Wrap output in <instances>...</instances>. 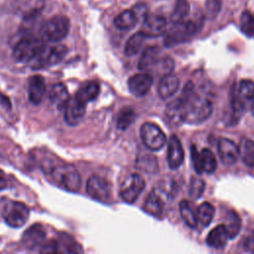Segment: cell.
<instances>
[{
  "instance_id": "cell-1",
  "label": "cell",
  "mask_w": 254,
  "mask_h": 254,
  "mask_svg": "<svg viewBox=\"0 0 254 254\" xmlns=\"http://www.w3.org/2000/svg\"><path fill=\"white\" fill-rule=\"evenodd\" d=\"M183 103L184 122L198 124L205 121L212 112L210 92L197 91L191 81H189L180 96Z\"/></svg>"
},
{
  "instance_id": "cell-2",
  "label": "cell",
  "mask_w": 254,
  "mask_h": 254,
  "mask_svg": "<svg viewBox=\"0 0 254 254\" xmlns=\"http://www.w3.org/2000/svg\"><path fill=\"white\" fill-rule=\"evenodd\" d=\"M174 67V61L168 56H162L159 47L151 46L145 49L138 63V68L142 71H157L163 75L170 73Z\"/></svg>"
},
{
  "instance_id": "cell-3",
  "label": "cell",
  "mask_w": 254,
  "mask_h": 254,
  "mask_svg": "<svg viewBox=\"0 0 254 254\" xmlns=\"http://www.w3.org/2000/svg\"><path fill=\"white\" fill-rule=\"evenodd\" d=\"M50 176L60 188L64 190L76 192L81 186V178L78 171L69 164H60L50 170Z\"/></svg>"
},
{
  "instance_id": "cell-4",
  "label": "cell",
  "mask_w": 254,
  "mask_h": 254,
  "mask_svg": "<svg viewBox=\"0 0 254 254\" xmlns=\"http://www.w3.org/2000/svg\"><path fill=\"white\" fill-rule=\"evenodd\" d=\"M46 47L43 38L27 36L21 39L13 49V57L19 63L34 61Z\"/></svg>"
},
{
  "instance_id": "cell-5",
  "label": "cell",
  "mask_w": 254,
  "mask_h": 254,
  "mask_svg": "<svg viewBox=\"0 0 254 254\" xmlns=\"http://www.w3.org/2000/svg\"><path fill=\"white\" fill-rule=\"evenodd\" d=\"M70 23L66 16L56 15L47 20L41 27L42 38L50 42H60L69 32Z\"/></svg>"
},
{
  "instance_id": "cell-6",
  "label": "cell",
  "mask_w": 254,
  "mask_h": 254,
  "mask_svg": "<svg viewBox=\"0 0 254 254\" xmlns=\"http://www.w3.org/2000/svg\"><path fill=\"white\" fill-rule=\"evenodd\" d=\"M173 27L167 32L164 44L166 47H174L190 40L197 31V26L192 21H181L173 23Z\"/></svg>"
},
{
  "instance_id": "cell-7",
  "label": "cell",
  "mask_w": 254,
  "mask_h": 254,
  "mask_svg": "<svg viewBox=\"0 0 254 254\" xmlns=\"http://www.w3.org/2000/svg\"><path fill=\"white\" fill-rule=\"evenodd\" d=\"M2 216L4 221L13 228L22 227L30 216V210L28 206L16 200L8 201L2 211Z\"/></svg>"
},
{
  "instance_id": "cell-8",
  "label": "cell",
  "mask_w": 254,
  "mask_h": 254,
  "mask_svg": "<svg viewBox=\"0 0 254 254\" xmlns=\"http://www.w3.org/2000/svg\"><path fill=\"white\" fill-rule=\"evenodd\" d=\"M140 134L144 145L152 151H158L162 149L167 141L165 133L158 125L152 122L144 123L141 126Z\"/></svg>"
},
{
  "instance_id": "cell-9",
  "label": "cell",
  "mask_w": 254,
  "mask_h": 254,
  "mask_svg": "<svg viewBox=\"0 0 254 254\" xmlns=\"http://www.w3.org/2000/svg\"><path fill=\"white\" fill-rule=\"evenodd\" d=\"M145 181L138 174L129 175L120 187V196L127 203H133L145 189Z\"/></svg>"
},
{
  "instance_id": "cell-10",
  "label": "cell",
  "mask_w": 254,
  "mask_h": 254,
  "mask_svg": "<svg viewBox=\"0 0 254 254\" xmlns=\"http://www.w3.org/2000/svg\"><path fill=\"white\" fill-rule=\"evenodd\" d=\"M67 54V48L64 45L45 47L34 60V67L42 68L61 63Z\"/></svg>"
},
{
  "instance_id": "cell-11",
  "label": "cell",
  "mask_w": 254,
  "mask_h": 254,
  "mask_svg": "<svg viewBox=\"0 0 254 254\" xmlns=\"http://www.w3.org/2000/svg\"><path fill=\"white\" fill-rule=\"evenodd\" d=\"M86 192L93 199L106 202L111 196V187L105 179L93 175L87 180Z\"/></svg>"
},
{
  "instance_id": "cell-12",
  "label": "cell",
  "mask_w": 254,
  "mask_h": 254,
  "mask_svg": "<svg viewBox=\"0 0 254 254\" xmlns=\"http://www.w3.org/2000/svg\"><path fill=\"white\" fill-rule=\"evenodd\" d=\"M167 30V20L165 17L157 14H147L142 23L141 32L146 38H155L162 36Z\"/></svg>"
},
{
  "instance_id": "cell-13",
  "label": "cell",
  "mask_w": 254,
  "mask_h": 254,
  "mask_svg": "<svg viewBox=\"0 0 254 254\" xmlns=\"http://www.w3.org/2000/svg\"><path fill=\"white\" fill-rule=\"evenodd\" d=\"M22 241L24 245L29 249L44 248L48 244L47 242V233L43 226L39 223L29 227L22 236Z\"/></svg>"
},
{
  "instance_id": "cell-14",
  "label": "cell",
  "mask_w": 254,
  "mask_h": 254,
  "mask_svg": "<svg viewBox=\"0 0 254 254\" xmlns=\"http://www.w3.org/2000/svg\"><path fill=\"white\" fill-rule=\"evenodd\" d=\"M85 109H86L85 103L78 100L75 96L69 97L66 105L64 108L65 122L70 126L77 125L81 121L82 117L84 116Z\"/></svg>"
},
{
  "instance_id": "cell-15",
  "label": "cell",
  "mask_w": 254,
  "mask_h": 254,
  "mask_svg": "<svg viewBox=\"0 0 254 254\" xmlns=\"http://www.w3.org/2000/svg\"><path fill=\"white\" fill-rule=\"evenodd\" d=\"M153 83V76L148 72L137 73L131 76L128 80V87L130 92L136 97L146 95Z\"/></svg>"
},
{
  "instance_id": "cell-16",
  "label": "cell",
  "mask_w": 254,
  "mask_h": 254,
  "mask_svg": "<svg viewBox=\"0 0 254 254\" xmlns=\"http://www.w3.org/2000/svg\"><path fill=\"white\" fill-rule=\"evenodd\" d=\"M217 151L219 158L224 165H233L238 160L239 148L232 140L228 138L221 137L218 140Z\"/></svg>"
},
{
  "instance_id": "cell-17",
  "label": "cell",
  "mask_w": 254,
  "mask_h": 254,
  "mask_svg": "<svg viewBox=\"0 0 254 254\" xmlns=\"http://www.w3.org/2000/svg\"><path fill=\"white\" fill-rule=\"evenodd\" d=\"M185 153L180 139L172 135L168 143V164L171 169H178L184 162Z\"/></svg>"
},
{
  "instance_id": "cell-18",
  "label": "cell",
  "mask_w": 254,
  "mask_h": 254,
  "mask_svg": "<svg viewBox=\"0 0 254 254\" xmlns=\"http://www.w3.org/2000/svg\"><path fill=\"white\" fill-rule=\"evenodd\" d=\"M46 92L45 78L40 74L30 77L28 83V96L31 103L38 105L42 102Z\"/></svg>"
},
{
  "instance_id": "cell-19",
  "label": "cell",
  "mask_w": 254,
  "mask_h": 254,
  "mask_svg": "<svg viewBox=\"0 0 254 254\" xmlns=\"http://www.w3.org/2000/svg\"><path fill=\"white\" fill-rule=\"evenodd\" d=\"M179 86H180V80L178 76H176L175 74H172L171 72L167 73L163 75L159 81V84H158L159 96L163 99L169 98L178 91Z\"/></svg>"
},
{
  "instance_id": "cell-20",
  "label": "cell",
  "mask_w": 254,
  "mask_h": 254,
  "mask_svg": "<svg viewBox=\"0 0 254 254\" xmlns=\"http://www.w3.org/2000/svg\"><path fill=\"white\" fill-rule=\"evenodd\" d=\"M164 209V199L158 190H152L144 202V210L149 214L160 217Z\"/></svg>"
},
{
  "instance_id": "cell-21",
  "label": "cell",
  "mask_w": 254,
  "mask_h": 254,
  "mask_svg": "<svg viewBox=\"0 0 254 254\" xmlns=\"http://www.w3.org/2000/svg\"><path fill=\"white\" fill-rule=\"evenodd\" d=\"M49 98L58 109L64 110L69 99V94L66 86L62 82L54 84L50 89Z\"/></svg>"
},
{
  "instance_id": "cell-22",
  "label": "cell",
  "mask_w": 254,
  "mask_h": 254,
  "mask_svg": "<svg viewBox=\"0 0 254 254\" xmlns=\"http://www.w3.org/2000/svg\"><path fill=\"white\" fill-rule=\"evenodd\" d=\"M229 236L225 227V224H219L215 226L207 235L206 243L208 246L219 249L225 246Z\"/></svg>"
},
{
  "instance_id": "cell-23",
  "label": "cell",
  "mask_w": 254,
  "mask_h": 254,
  "mask_svg": "<svg viewBox=\"0 0 254 254\" xmlns=\"http://www.w3.org/2000/svg\"><path fill=\"white\" fill-rule=\"evenodd\" d=\"M237 95L244 108L251 107L254 101V82L249 79H242L236 86Z\"/></svg>"
},
{
  "instance_id": "cell-24",
  "label": "cell",
  "mask_w": 254,
  "mask_h": 254,
  "mask_svg": "<svg viewBox=\"0 0 254 254\" xmlns=\"http://www.w3.org/2000/svg\"><path fill=\"white\" fill-rule=\"evenodd\" d=\"M166 116L169 123L173 126H178L184 122L183 103L180 97L171 101L166 108Z\"/></svg>"
},
{
  "instance_id": "cell-25",
  "label": "cell",
  "mask_w": 254,
  "mask_h": 254,
  "mask_svg": "<svg viewBox=\"0 0 254 254\" xmlns=\"http://www.w3.org/2000/svg\"><path fill=\"white\" fill-rule=\"evenodd\" d=\"M99 91H100V87L98 82L94 80H90L85 82L83 85H81L74 96L78 100L86 104L87 102L94 100L98 96Z\"/></svg>"
},
{
  "instance_id": "cell-26",
  "label": "cell",
  "mask_w": 254,
  "mask_h": 254,
  "mask_svg": "<svg viewBox=\"0 0 254 254\" xmlns=\"http://www.w3.org/2000/svg\"><path fill=\"white\" fill-rule=\"evenodd\" d=\"M180 212L185 223L190 228L197 226V209H195L193 203L190 200H182L180 202Z\"/></svg>"
},
{
  "instance_id": "cell-27",
  "label": "cell",
  "mask_w": 254,
  "mask_h": 254,
  "mask_svg": "<svg viewBox=\"0 0 254 254\" xmlns=\"http://www.w3.org/2000/svg\"><path fill=\"white\" fill-rule=\"evenodd\" d=\"M139 19L132 9L124 10L114 19V25L119 30H130L136 26Z\"/></svg>"
},
{
  "instance_id": "cell-28",
  "label": "cell",
  "mask_w": 254,
  "mask_h": 254,
  "mask_svg": "<svg viewBox=\"0 0 254 254\" xmlns=\"http://www.w3.org/2000/svg\"><path fill=\"white\" fill-rule=\"evenodd\" d=\"M145 40H146V36L141 31L133 34L128 39V41L126 42L125 49H124V54L127 57L135 56L140 51V49L142 48Z\"/></svg>"
},
{
  "instance_id": "cell-29",
  "label": "cell",
  "mask_w": 254,
  "mask_h": 254,
  "mask_svg": "<svg viewBox=\"0 0 254 254\" xmlns=\"http://www.w3.org/2000/svg\"><path fill=\"white\" fill-rule=\"evenodd\" d=\"M238 148L242 161L247 166L254 167V141L251 139L243 138Z\"/></svg>"
},
{
  "instance_id": "cell-30",
  "label": "cell",
  "mask_w": 254,
  "mask_h": 254,
  "mask_svg": "<svg viewBox=\"0 0 254 254\" xmlns=\"http://www.w3.org/2000/svg\"><path fill=\"white\" fill-rule=\"evenodd\" d=\"M136 119V113L131 107H123L116 120V126L119 130H126Z\"/></svg>"
},
{
  "instance_id": "cell-31",
  "label": "cell",
  "mask_w": 254,
  "mask_h": 254,
  "mask_svg": "<svg viewBox=\"0 0 254 254\" xmlns=\"http://www.w3.org/2000/svg\"><path fill=\"white\" fill-rule=\"evenodd\" d=\"M214 212H215V209L211 203L207 201L202 202L197 208L198 223H200L202 226H207L211 222L214 216Z\"/></svg>"
},
{
  "instance_id": "cell-32",
  "label": "cell",
  "mask_w": 254,
  "mask_h": 254,
  "mask_svg": "<svg viewBox=\"0 0 254 254\" xmlns=\"http://www.w3.org/2000/svg\"><path fill=\"white\" fill-rule=\"evenodd\" d=\"M190 3L188 0H176L175 7L171 14V20L173 23L184 21L190 13Z\"/></svg>"
},
{
  "instance_id": "cell-33",
  "label": "cell",
  "mask_w": 254,
  "mask_h": 254,
  "mask_svg": "<svg viewBox=\"0 0 254 254\" xmlns=\"http://www.w3.org/2000/svg\"><path fill=\"white\" fill-rule=\"evenodd\" d=\"M226 230L229 238H234L240 231L241 228V220L238 214L234 210H229L226 215Z\"/></svg>"
},
{
  "instance_id": "cell-34",
  "label": "cell",
  "mask_w": 254,
  "mask_h": 254,
  "mask_svg": "<svg viewBox=\"0 0 254 254\" xmlns=\"http://www.w3.org/2000/svg\"><path fill=\"white\" fill-rule=\"evenodd\" d=\"M200 158H201V167L202 171L207 174H212L217 167V162L214 154L211 150L204 148L200 152Z\"/></svg>"
},
{
  "instance_id": "cell-35",
  "label": "cell",
  "mask_w": 254,
  "mask_h": 254,
  "mask_svg": "<svg viewBox=\"0 0 254 254\" xmlns=\"http://www.w3.org/2000/svg\"><path fill=\"white\" fill-rule=\"evenodd\" d=\"M55 252H78L79 246L70 238L61 237L58 241H54Z\"/></svg>"
},
{
  "instance_id": "cell-36",
  "label": "cell",
  "mask_w": 254,
  "mask_h": 254,
  "mask_svg": "<svg viewBox=\"0 0 254 254\" xmlns=\"http://www.w3.org/2000/svg\"><path fill=\"white\" fill-rule=\"evenodd\" d=\"M240 29L248 37L254 38V15L244 11L240 16Z\"/></svg>"
},
{
  "instance_id": "cell-37",
  "label": "cell",
  "mask_w": 254,
  "mask_h": 254,
  "mask_svg": "<svg viewBox=\"0 0 254 254\" xmlns=\"http://www.w3.org/2000/svg\"><path fill=\"white\" fill-rule=\"evenodd\" d=\"M204 187L205 184L201 179L192 178L190 184V195L194 199L199 198L200 195L203 193Z\"/></svg>"
},
{
  "instance_id": "cell-38",
  "label": "cell",
  "mask_w": 254,
  "mask_h": 254,
  "mask_svg": "<svg viewBox=\"0 0 254 254\" xmlns=\"http://www.w3.org/2000/svg\"><path fill=\"white\" fill-rule=\"evenodd\" d=\"M222 6L221 0H207L205 3L206 13L209 17L214 18L220 11Z\"/></svg>"
},
{
  "instance_id": "cell-39",
  "label": "cell",
  "mask_w": 254,
  "mask_h": 254,
  "mask_svg": "<svg viewBox=\"0 0 254 254\" xmlns=\"http://www.w3.org/2000/svg\"><path fill=\"white\" fill-rule=\"evenodd\" d=\"M190 156H191V161L193 165V169L197 174L203 173L202 167H201V158H200V153L197 151L196 147L192 145L190 147Z\"/></svg>"
},
{
  "instance_id": "cell-40",
  "label": "cell",
  "mask_w": 254,
  "mask_h": 254,
  "mask_svg": "<svg viewBox=\"0 0 254 254\" xmlns=\"http://www.w3.org/2000/svg\"><path fill=\"white\" fill-rule=\"evenodd\" d=\"M133 12L136 14V16L138 17V19H144V17L147 15V7L145 4L143 3H138L137 5H135L132 8Z\"/></svg>"
},
{
  "instance_id": "cell-41",
  "label": "cell",
  "mask_w": 254,
  "mask_h": 254,
  "mask_svg": "<svg viewBox=\"0 0 254 254\" xmlns=\"http://www.w3.org/2000/svg\"><path fill=\"white\" fill-rule=\"evenodd\" d=\"M243 247L245 250L248 252H253L254 253V231L251 232L244 240L243 242Z\"/></svg>"
},
{
  "instance_id": "cell-42",
  "label": "cell",
  "mask_w": 254,
  "mask_h": 254,
  "mask_svg": "<svg viewBox=\"0 0 254 254\" xmlns=\"http://www.w3.org/2000/svg\"><path fill=\"white\" fill-rule=\"evenodd\" d=\"M8 186V180L5 176V174L0 170V191L4 189H6Z\"/></svg>"
},
{
  "instance_id": "cell-43",
  "label": "cell",
  "mask_w": 254,
  "mask_h": 254,
  "mask_svg": "<svg viewBox=\"0 0 254 254\" xmlns=\"http://www.w3.org/2000/svg\"><path fill=\"white\" fill-rule=\"evenodd\" d=\"M251 109H252V113H253V115H254V101H253V103H252V105H251Z\"/></svg>"
}]
</instances>
